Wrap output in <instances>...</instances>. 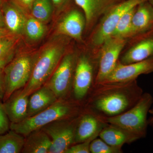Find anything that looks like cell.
<instances>
[{"label":"cell","instance_id":"obj_29","mask_svg":"<svg viewBox=\"0 0 153 153\" xmlns=\"http://www.w3.org/2000/svg\"><path fill=\"white\" fill-rule=\"evenodd\" d=\"M10 121L3 104L0 102V135L9 130L10 125Z\"/></svg>","mask_w":153,"mask_h":153},{"label":"cell","instance_id":"obj_27","mask_svg":"<svg viewBox=\"0 0 153 153\" xmlns=\"http://www.w3.org/2000/svg\"><path fill=\"white\" fill-rule=\"evenodd\" d=\"M96 138L90 143V152L91 153H121L122 148L108 145L100 137Z\"/></svg>","mask_w":153,"mask_h":153},{"label":"cell","instance_id":"obj_25","mask_svg":"<svg viewBox=\"0 0 153 153\" xmlns=\"http://www.w3.org/2000/svg\"><path fill=\"white\" fill-rule=\"evenodd\" d=\"M53 6L51 0H35L31 8L33 17L41 22L47 21L52 15Z\"/></svg>","mask_w":153,"mask_h":153},{"label":"cell","instance_id":"obj_1","mask_svg":"<svg viewBox=\"0 0 153 153\" xmlns=\"http://www.w3.org/2000/svg\"><path fill=\"white\" fill-rule=\"evenodd\" d=\"M89 101L91 113L100 118L117 115L128 110L143 95L137 79L95 84Z\"/></svg>","mask_w":153,"mask_h":153},{"label":"cell","instance_id":"obj_20","mask_svg":"<svg viewBox=\"0 0 153 153\" xmlns=\"http://www.w3.org/2000/svg\"><path fill=\"white\" fill-rule=\"evenodd\" d=\"M51 146L50 137L42 129H39L26 136L22 152L49 153Z\"/></svg>","mask_w":153,"mask_h":153},{"label":"cell","instance_id":"obj_7","mask_svg":"<svg viewBox=\"0 0 153 153\" xmlns=\"http://www.w3.org/2000/svg\"><path fill=\"white\" fill-rule=\"evenodd\" d=\"M75 63L74 55L68 54L65 55L62 57L49 82L46 84L52 89L58 100L64 98L73 87Z\"/></svg>","mask_w":153,"mask_h":153},{"label":"cell","instance_id":"obj_10","mask_svg":"<svg viewBox=\"0 0 153 153\" xmlns=\"http://www.w3.org/2000/svg\"><path fill=\"white\" fill-rule=\"evenodd\" d=\"M153 73V57L128 64L118 62L112 72L102 83L128 82L142 74Z\"/></svg>","mask_w":153,"mask_h":153},{"label":"cell","instance_id":"obj_15","mask_svg":"<svg viewBox=\"0 0 153 153\" xmlns=\"http://www.w3.org/2000/svg\"><path fill=\"white\" fill-rule=\"evenodd\" d=\"M30 96L18 90L3 103L11 123H17L28 117V105Z\"/></svg>","mask_w":153,"mask_h":153},{"label":"cell","instance_id":"obj_18","mask_svg":"<svg viewBox=\"0 0 153 153\" xmlns=\"http://www.w3.org/2000/svg\"><path fill=\"white\" fill-rule=\"evenodd\" d=\"M85 19L79 11L71 10L61 20L58 26L61 34L80 41L85 23Z\"/></svg>","mask_w":153,"mask_h":153},{"label":"cell","instance_id":"obj_37","mask_svg":"<svg viewBox=\"0 0 153 153\" xmlns=\"http://www.w3.org/2000/svg\"><path fill=\"white\" fill-rule=\"evenodd\" d=\"M148 1H149V2L151 4L153 7V0H148Z\"/></svg>","mask_w":153,"mask_h":153},{"label":"cell","instance_id":"obj_16","mask_svg":"<svg viewBox=\"0 0 153 153\" xmlns=\"http://www.w3.org/2000/svg\"><path fill=\"white\" fill-rule=\"evenodd\" d=\"M58 100L54 92L45 84L29 96L28 117L47 109Z\"/></svg>","mask_w":153,"mask_h":153},{"label":"cell","instance_id":"obj_11","mask_svg":"<svg viewBox=\"0 0 153 153\" xmlns=\"http://www.w3.org/2000/svg\"><path fill=\"white\" fill-rule=\"evenodd\" d=\"M93 79L91 62L85 56L80 57L76 63L73 80V92L76 100H81L86 96L91 88Z\"/></svg>","mask_w":153,"mask_h":153},{"label":"cell","instance_id":"obj_36","mask_svg":"<svg viewBox=\"0 0 153 153\" xmlns=\"http://www.w3.org/2000/svg\"><path fill=\"white\" fill-rule=\"evenodd\" d=\"M6 0H0V7H1V6L2 5L3 3Z\"/></svg>","mask_w":153,"mask_h":153},{"label":"cell","instance_id":"obj_6","mask_svg":"<svg viewBox=\"0 0 153 153\" xmlns=\"http://www.w3.org/2000/svg\"><path fill=\"white\" fill-rule=\"evenodd\" d=\"M77 120L71 118L59 120L42 128L51 140L49 153H64L74 144Z\"/></svg>","mask_w":153,"mask_h":153},{"label":"cell","instance_id":"obj_14","mask_svg":"<svg viewBox=\"0 0 153 153\" xmlns=\"http://www.w3.org/2000/svg\"><path fill=\"white\" fill-rule=\"evenodd\" d=\"M22 7L13 0H6L1 7L6 28L12 35L22 34L26 20Z\"/></svg>","mask_w":153,"mask_h":153},{"label":"cell","instance_id":"obj_22","mask_svg":"<svg viewBox=\"0 0 153 153\" xmlns=\"http://www.w3.org/2000/svg\"><path fill=\"white\" fill-rule=\"evenodd\" d=\"M16 42V38L12 34L0 39V70L3 71L12 61Z\"/></svg>","mask_w":153,"mask_h":153},{"label":"cell","instance_id":"obj_30","mask_svg":"<svg viewBox=\"0 0 153 153\" xmlns=\"http://www.w3.org/2000/svg\"><path fill=\"white\" fill-rule=\"evenodd\" d=\"M22 7L31 9L32 5L35 0H13Z\"/></svg>","mask_w":153,"mask_h":153},{"label":"cell","instance_id":"obj_32","mask_svg":"<svg viewBox=\"0 0 153 153\" xmlns=\"http://www.w3.org/2000/svg\"><path fill=\"white\" fill-rule=\"evenodd\" d=\"M53 5L56 7H60L66 4L68 0H51Z\"/></svg>","mask_w":153,"mask_h":153},{"label":"cell","instance_id":"obj_23","mask_svg":"<svg viewBox=\"0 0 153 153\" xmlns=\"http://www.w3.org/2000/svg\"><path fill=\"white\" fill-rule=\"evenodd\" d=\"M77 6L82 9L88 24L90 23L96 14L105 4L107 0H74Z\"/></svg>","mask_w":153,"mask_h":153},{"label":"cell","instance_id":"obj_19","mask_svg":"<svg viewBox=\"0 0 153 153\" xmlns=\"http://www.w3.org/2000/svg\"><path fill=\"white\" fill-rule=\"evenodd\" d=\"M99 137L108 145L120 148L125 144L131 143L139 140L123 129L108 124L102 130Z\"/></svg>","mask_w":153,"mask_h":153},{"label":"cell","instance_id":"obj_24","mask_svg":"<svg viewBox=\"0 0 153 153\" xmlns=\"http://www.w3.org/2000/svg\"><path fill=\"white\" fill-rule=\"evenodd\" d=\"M136 7L128 11L121 18L111 37L125 38L127 36H132V21Z\"/></svg>","mask_w":153,"mask_h":153},{"label":"cell","instance_id":"obj_26","mask_svg":"<svg viewBox=\"0 0 153 153\" xmlns=\"http://www.w3.org/2000/svg\"><path fill=\"white\" fill-rule=\"evenodd\" d=\"M25 30L30 39L37 40L44 36L46 28L42 22L35 18H31L26 21Z\"/></svg>","mask_w":153,"mask_h":153},{"label":"cell","instance_id":"obj_34","mask_svg":"<svg viewBox=\"0 0 153 153\" xmlns=\"http://www.w3.org/2000/svg\"><path fill=\"white\" fill-rule=\"evenodd\" d=\"M10 34H11L9 33L8 30L7 29H0V39Z\"/></svg>","mask_w":153,"mask_h":153},{"label":"cell","instance_id":"obj_21","mask_svg":"<svg viewBox=\"0 0 153 153\" xmlns=\"http://www.w3.org/2000/svg\"><path fill=\"white\" fill-rule=\"evenodd\" d=\"M25 141L24 136L11 129L5 134L0 135V153L22 152Z\"/></svg>","mask_w":153,"mask_h":153},{"label":"cell","instance_id":"obj_2","mask_svg":"<svg viewBox=\"0 0 153 153\" xmlns=\"http://www.w3.org/2000/svg\"><path fill=\"white\" fill-rule=\"evenodd\" d=\"M153 97L150 93H143L139 100L125 112L111 117L101 119L105 123L123 129L139 140L146 137L149 125V111L152 106Z\"/></svg>","mask_w":153,"mask_h":153},{"label":"cell","instance_id":"obj_12","mask_svg":"<svg viewBox=\"0 0 153 153\" xmlns=\"http://www.w3.org/2000/svg\"><path fill=\"white\" fill-rule=\"evenodd\" d=\"M137 36L136 42L122 57V64L136 63L153 57V29Z\"/></svg>","mask_w":153,"mask_h":153},{"label":"cell","instance_id":"obj_33","mask_svg":"<svg viewBox=\"0 0 153 153\" xmlns=\"http://www.w3.org/2000/svg\"><path fill=\"white\" fill-rule=\"evenodd\" d=\"M6 29L2 11L0 7V29Z\"/></svg>","mask_w":153,"mask_h":153},{"label":"cell","instance_id":"obj_5","mask_svg":"<svg viewBox=\"0 0 153 153\" xmlns=\"http://www.w3.org/2000/svg\"><path fill=\"white\" fill-rule=\"evenodd\" d=\"M36 58L29 55H21L12 60L4 68V102L29 82Z\"/></svg>","mask_w":153,"mask_h":153},{"label":"cell","instance_id":"obj_31","mask_svg":"<svg viewBox=\"0 0 153 153\" xmlns=\"http://www.w3.org/2000/svg\"><path fill=\"white\" fill-rule=\"evenodd\" d=\"M4 95V74H3V71L0 70V100H3Z\"/></svg>","mask_w":153,"mask_h":153},{"label":"cell","instance_id":"obj_28","mask_svg":"<svg viewBox=\"0 0 153 153\" xmlns=\"http://www.w3.org/2000/svg\"><path fill=\"white\" fill-rule=\"evenodd\" d=\"M94 139H91L83 142L72 145L64 153H90V143Z\"/></svg>","mask_w":153,"mask_h":153},{"label":"cell","instance_id":"obj_4","mask_svg":"<svg viewBox=\"0 0 153 153\" xmlns=\"http://www.w3.org/2000/svg\"><path fill=\"white\" fill-rule=\"evenodd\" d=\"M76 106L68 102L58 100L54 104L33 116L17 123H11L10 129L26 137L30 133L42 128L55 121L73 117Z\"/></svg>","mask_w":153,"mask_h":153},{"label":"cell","instance_id":"obj_8","mask_svg":"<svg viewBox=\"0 0 153 153\" xmlns=\"http://www.w3.org/2000/svg\"><path fill=\"white\" fill-rule=\"evenodd\" d=\"M126 43L125 38L111 37L102 44L95 84L103 82L112 72Z\"/></svg>","mask_w":153,"mask_h":153},{"label":"cell","instance_id":"obj_9","mask_svg":"<svg viewBox=\"0 0 153 153\" xmlns=\"http://www.w3.org/2000/svg\"><path fill=\"white\" fill-rule=\"evenodd\" d=\"M148 0H126L114 7L103 19L94 36L95 45H102L112 36L121 18L126 12Z\"/></svg>","mask_w":153,"mask_h":153},{"label":"cell","instance_id":"obj_17","mask_svg":"<svg viewBox=\"0 0 153 153\" xmlns=\"http://www.w3.org/2000/svg\"><path fill=\"white\" fill-rule=\"evenodd\" d=\"M132 36H137L153 29V7L146 1L137 6L133 16Z\"/></svg>","mask_w":153,"mask_h":153},{"label":"cell","instance_id":"obj_35","mask_svg":"<svg viewBox=\"0 0 153 153\" xmlns=\"http://www.w3.org/2000/svg\"><path fill=\"white\" fill-rule=\"evenodd\" d=\"M149 113L152 115V117L149 120V125L152 127L153 130V106L151 107V109L149 111Z\"/></svg>","mask_w":153,"mask_h":153},{"label":"cell","instance_id":"obj_13","mask_svg":"<svg viewBox=\"0 0 153 153\" xmlns=\"http://www.w3.org/2000/svg\"><path fill=\"white\" fill-rule=\"evenodd\" d=\"M107 123L95 115L88 113L81 117L76 125L74 144L99 137Z\"/></svg>","mask_w":153,"mask_h":153},{"label":"cell","instance_id":"obj_3","mask_svg":"<svg viewBox=\"0 0 153 153\" xmlns=\"http://www.w3.org/2000/svg\"><path fill=\"white\" fill-rule=\"evenodd\" d=\"M64 53L63 47L59 44L49 45L36 58L32 74L21 92L30 96L46 84L61 61Z\"/></svg>","mask_w":153,"mask_h":153}]
</instances>
